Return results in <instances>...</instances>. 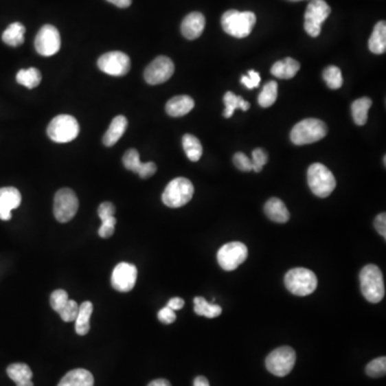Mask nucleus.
<instances>
[{
    "label": "nucleus",
    "instance_id": "obj_1",
    "mask_svg": "<svg viewBox=\"0 0 386 386\" xmlns=\"http://www.w3.org/2000/svg\"><path fill=\"white\" fill-rule=\"evenodd\" d=\"M359 282L363 296L370 303H380L385 295L383 275L376 265L370 264L363 267L359 273Z\"/></svg>",
    "mask_w": 386,
    "mask_h": 386
},
{
    "label": "nucleus",
    "instance_id": "obj_2",
    "mask_svg": "<svg viewBox=\"0 0 386 386\" xmlns=\"http://www.w3.org/2000/svg\"><path fill=\"white\" fill-rule=\"evenodd\" d=\"M257 22V17L253 12L238 10H229L223 13L221 17V26L225 32L232 37L242 39L251 34L254 25Z\"/></svg>",
    "mask_w": 386,
    "mask_h": 386
},
{
    "label": "nucleus",
    "instance_id": "obj_3",
    "mask_svg": "<svg viewBox=\"0 0 386 386\" xmlns=\"http://www.w3.org/2000/svg\"><path fill=\"white\" fill-rule=\"evenodd\" d=\"M328 135V126L317 118H306L294 126L290 133L293 144L307 145L318 142Z\"/></svg>",
    "mask_w": 386,
    "mask_h": 386
},
{
    "label": "nucleus",
    "instance_id": "obj_4",
    "mask_svg": "<svg viewBox=\"0 0 386 386\" xmlns=\"http://www.w3.org/2000/svg\"><path fill=\"white\" fill-rule=\"evenodd\" d=\"M307 181L311 192L319 198H328L336 188L334 174L322 163H313L309 166Z\"/></svg>",
    "mask_w": 386,
    "mask_h": 386
},
{
    "label": "nucleus",
    "instance_id": "obj_5",
    "mask_svg": "<svg viewBox=\"0 0 386 386\" xmlns=\"http://www.w3.org/2000/svg\"><path fill=\"white\" fill-rule=\"evenodd\" d=\"M284 284L294 295L307 296L315 291L318 286V278L310 269L296 267L286 273Z\"/></svg>",
    "mask_w": 386,
    "mask_h": 386
},
{
    "label": "nucleus",
    "instance_id": "obj_6",
    "mask_svg": "<svg viewBox=\"0 0 386 386\" xmlns=\"http://www.w3.org/2000/svg\"><path fill=\"white\" fill-rule=\"evenodd\" d=\"M194 187L188 179L179 177L170 181L162 193V202L171 208L186 205L192 198Z\"/></svg>",
    "mask_w": 386,
    "mask_h": 386
},
{
    "label": "nucleus",
    "instance_id": "obj_7",
    "mask_svg": "<svg viewBox=\"0 0 386 386\" xmlns=\"http://www.w3.org/2000/svg\"><path fill=\"white\" fill-rule=\"evenodd\" d=\"M80 133L78 120L71 115H59L53 118L47 127V135L56 143H69Z\"/></svg>",
    "mask_w": 386,
    "mask_h": 386
},
{
    "label": "nucleus",
    "instance_id": "obj_8",
    "mask_svg": "<svg viewBox=\"0 0 386 386\" xmlns=\"http://www.w3.org/2000/svg\"><path fill=\"white\" fill-rule=\"evenodd\" d=\"M332 9L324 0H310L305 12L306 32L313 38L319 37L323 23L330 16Z\"/></svg>",
    "mask_w": 386,
    "mask_h": 386
},
{
    "label": "nucleus",
    "instance_id": "obj_9",
    "mask_svg": "<svg viewBox=\"0 0 386 386\" xmlns=\"http://www.w3.org/2000/svg\"><path fill=\"white\" fill-rule=\"evenodd\" d=\"M296 363V353L291 347H280L269 353L265 365L267 370L276 376H288Z\"/></svg>",
    "mask_w": 386,
    "mask_h": 386
},
{
    "label": "nucleus",
    "instance_id": "obj_10",
    "mask_svg": "<svg viewBox=\"0 0 386 386\" xmlns=\"http://www.w3.org/2000/svg\"><path fill=\"white\" fill-rule=\"evenodd\" d=\"M247 257V246L240 242H232L223 245L218 250L217 261L221 269L232 271L244 263Z\"/></svg>",
    "mask_w": 386,
    "mask_h": 386
},
{
    "label": "nucleus",
    "instance_id": "obj_11",
    "mask_svg": "<svg viewBox=\"0 0 386 386\" xmlns=\"http://www.w3.org/2000/svg\"><path fill=\"white\" fill-rule=\"evenodd\" d=\"M53 209L58 223H67L73 219L78 209V196L74 191L69 188H63L57 191Z\"/></svg>",
    "mask_w": 386,
    "mask_h": 386
},
{
    "label": "nucleus",
    "instance_id": "obj_12",
    "mask_svg": "<svg viewBox=\"0 0 386 386\" xmlns=\"http://www.w3.org/2000/svg\"><path fill=\"white\" fill-rule=\"evenodd\" d=\"M61 40L58 30L53 25H45L34 39L36 51L42 56L49 57L58 53Z\"/></svg>",
    "mask_w": 386,
    "mask_h": 386
},
{
    "label": "nucleus",
    "instance_id": "obj_13",
    "mask_svg": "<svg viewBox=\"0 0 386 386\" xmlns=\"http://www.w3.org/2000/svg\"><path fill=\"white\" fill-rule=\"evenodd\" d=\"M98 67L109 76H124L130 71L131 61L125 53L113 51L105 53L98 59Z\"/></svg>",
    "mask_w": 386,
    "mask_h": 386
},
{
    "label": "nucleus",
    "instance_id": "obj_14",
    "mask_svg": "<svg viewBox=\"0 0 386 386\" xmlns=\"http://www.w3.org/2000/svg\"><path fill=\"white\" fill-rule=\"evenodd\" d=\"M174 71H175V66L169 57H157L152 64L145 69V81L149 85H159L169 81Z\"/></svg>",
    "mask_w": 386,
    "mask_h": 386
},
{
    "label": "nucleus",
    "instance_id": "obj_15",
    "mask_svg": "<svg viewBox=\"0 0 386 386\" xmlns=\"http://www.w3.org/2000/svg\"><path fill=\"white\" fill-rule=\"evenodd\" d=\"M137 278V267L122 262L116 265L112 274V286L118 292H130L135 288Z\"/></svg>",
    "mask_w": 386,
    "mask_h": 386
},
{
    "label": "nucleus",
    "instance_id": "obj_16",
    "mask_svg": "<svg viewBox=\"0 0 386 386\" xmlns=\"http://www.w3.org/2000/svg\"><path fill=\"white\" fill-rule=\"evenodd\" d=\"M122 163L125 166L126 169L139 174V177L143 179L152 177L157 172V166L154 162H146V163L141 162L137 149L131 148L127 150L122 158Z\"/></svg>",
    "mask_w": 386,
    "mask_h": 386
},
{
    "label": "nucleus",
    "instance_id": "obj_17",
    "mask_svg": "<svg viewBox=\"0 0 386 386\" xmlns=\"http://www.w3.org/2000/svg\"><path fill=\"white\" fill-rule=\"evenodd\" d=\"M22 202L20 191L14 187L0 188V219L3 221L10 220L12 212L19 207Z\"/></svg>",
    "mask_w": 386,
    "mask_h": 386
},
{
    "label": "nucleus",
    "instance_id": "obj_18",
    "mask_svg": "<svg viewBox=\"0 0 386 386\" xmlns=\"http://www.w3.org/2000/svg\"><path fill=\"white\" fill-rule=\"evenodd\" d=\"M205 28V17L202 13H189L181 23V34L188 40H196L203 34Z\"/></svg>",
    "mask_w": 386,
    "mask_h": 386
},
{
    "label": "nucleus",
    "instance_id": "obj_19",
    "mask_svg": "<svg viewBox=\"0 0 386 386\" xmlns=\"http://www.w3.org/2000/svg\"><path fill=\"white\" fill-rule=\"evenodd\" d=\"M194 108V101L186 95H177L168 101L166 111L172 117H181L190 113Z\"/></svg>",
    "mask_w": 386,
    "mask_h": 386
},
{
    "label": "nucleus",
    "instance_id": "obj_20",
    "mask_svg": "<svg viewBox=\"0 0 386 386\" xmlns=\"http://www.w3.org/2000/svg\"><path fill=\"white\" fill-rule=\"evenodd\" d=\"M267 218L277 223H286L290 219V213L286 204L280 198H271L264 205Z\"/></svg>",
    "mask_w": 386,
    "mask_h": 386
},
{
    "label": "nucleus",
    "instance_id": "obj_21",
    "mask_svg": "<svg viewBox=\"0 0 386 386\" xmlns=\"http://www.w3.org/2000/svg\"><path fill=\"white\" fill-rule=\"evenodd\" d=\"M128 127V120L125 116L120 115L113 118L108 131L103 137V144L105 146H114L120 141V137L125 133Z\"/></svg>",
    "mask_w": 386,
    "mask_h": 386
},
{
    "label": "nucleus",
    "instance_id": "obj_22",
    "mask_svg": "<svg viewBox=\"0 0 386 386\" xmlns=\"http://www.w3.org/2000/svg\"><path fill=\"white\" fill-rule=\"evenodd\" d=\"M7 374L16 383V386H34L32 381V372L28 365L23 363L11 364L7 368Z\"/></svg>",
    "mask_w": 386,
    "mask_h": 386
},
{
    "label": "nucleus",
    "instance_id": "obj_23",
    "mask_svg": "<svg viewBox=\"0 0 386 386\" xmlns=\"http://www.w3.org/2000/svg\"><path fill=\"white\" fill-rule=\"evenodd\" d=\"M301 65L295 59L288 57L284 60L277 61L274 66L271 67V72L273 76L282 80H288V78H294L299 71Z\"/></svg>",
    "mask_w": 386,
    "mask_h": 386
},
{
    "label": "nucleus",
    "instance_id": "obj_24",
    "mask_svg": "<svg viewBox=\"0 0 386 386\" xmlns=\"http://www.w3.org/2000/svg\"><path fill=\"white\" fill-rule=\"evenodd\" d=\"M93 376L86 370H74L69 372L60 380L58 386H93Z\"/></svg>",
    "mask_w": 386,
    "mask_h": 386
},
{
    "label": "nucleus",
    "instance_id": "obj_25",
    "mask_svg": "<svg viewBox=\"0 0 386 386\" xmlns=\"http://www.w3.org/2000/svg\"><path fill=\"white\" fill-rule=\"evenodd\" d=\"M370 52L374 54H383L386 51V24L384 21L376 23L368 42Z\"/></svg>",
    "mask_w": 386,
    "mask_h": 386
},
{
    "label": "nucleus",
    "instance_id": "obj_26",
    "mask_svg": "<svg viewBox=\"0 0 386 386\" xmlns=\"http://www.w3.org/2000/svg\"><path fill=\"white\" fill-rule=\"evenodd\" d=\"M93 306L91 302H84L78 308V317L76 319V332L78 335L85 336L91 330V317Z\"/></svg>",
    "mask_w": 386,
    "mask_h": 386
},
{
    "label": "nucleus",
    "instance_id": "obj_27",
    "mask_svg": "<svg viewBox=\"0 0 386 386\" xmlns=\"http://www.w3.org/2000/svg\"><path fill=\"white\" fill-rule=\"evenodd\" d=\"M25 32H26V28H25L24 25L19 22L12 23L3 32V41L5 42V45H10V47H20L24 43Z\"/></svg>",
    "mask_w": 386,
    "mask_h": 386
},
{
    "label": "nucleus",
    "instance_id": "obj_28",
    "mask_svg": "<svg viewBox=\"0 0 386 386\" xmlns=\"http://www.w3.org/2000/svg\"><path fill=\"white\" fill-rule=\"evenodd\" d=\"M223 103L225 105L223 112L225 118L232 117L236 109H242V111H248L250 109V103L248 101H245L240 95H236L232 91L225 93Z\"/></svg>",
    "mask_w": 386,
    "mask_h": 386
},
{
    "label": "nucleus",
    "instance_id": "obj_29",
    "mask_svg": "<svg viewBox=\"0 0 386 386\" xmlns=\"http://www.w3.org/2000/svg\"><path fill=\"white\" fill-rule=\"evenodd\" d=\"M372 101L370 98L357 99L352 103L351 110H352L353 120L359 126H364L368 120V111L372 108Z\"/></svg>",
    "mask_w": 386,
    "mask_h": 386
},
{
    "label": "nucleus",
    "instance_id": "obj_30",
    "mask_svg": "<svg viewBox=\"0 0 386 386\" xmlns=\"http://www.w3.org/2000/svg\"><path fill=\"white\" fill-rule=\"evenodd\" d=\"M183 147L189 160L196 162L201 159V157L203 154V147L198 137L192 135H183Z\"/></svg>",
    "mask_w": 386,
    "mask_h": 386
},
{
    "label": "nucleus",
    "instance_id": "obj_31",
    "mask_svg": "<svg viewBox=\"0 0 386 386\" xmlns=\"http://www.w3.org/2000/svg\"><path fill=\"white\" fill-rule=\"evenodd\" d=\"M16 81L17 83L27 87L28 89H34L41 83V72L37 68L22 69L17 72Z\"/></svg>",
    "mask_w": 386,
    "mask_h": 386
},
{
    "label": "nucleus",
    "instance_id": "obj_32",
    "mask_svg": "<svg viewBox=\"0 0 386 386\" xmlns=\"http://www.w3.org/2000/svg\"><path fill=\"white\" fill-rule=\"evenodd\" d=\"M194 313L198 315H203L208 319L217 318L223 313V308L220 306L215 305V304H209L206 301L205 298L198 297L194 298Z\"/></svg>",
    "mask_w": 386,
    "mask_h": 386
},
{
    "label": "nucleus",
    "instance_id": "obj_33",
    "mask_svg": "<svg viewBox=\"0 0 386 386\" xmlns=\"http://www.w3.org/2000/svg\"><path fill=\"white\" fill-rule=\"evenodd\" d=\"M278 95V84L275 81L269 82L259 95V104L262 108H269L274 104Z\"/></svg>",
    "mask_w": 386,
    "mask_h": 386
},
{
    "label": "nucleus",
    "instance_id": "obj_34",
    "mask_svg": "<svg viewBox=\"0 0 386 386\" xmlns=\"http://www.w3.org/2000/svg\"><path fill=\"white\" fill-rule=\"evenodd\" d=\"M323 78L330 89H338L342 86L341 70L338 67L330 66L323 71Z\"/></svg>",
    "mask_w": 386,
    "mask_h": 386
},
{
    "label": "nucleus",
    "instance_id": "obj_35",
    "mask_svg": "<svg viewBox=\"0 0 386 386\" xmlns=\"http://www.w3.org/2000/svg\"><path fill=\"white\" fill-rule=\"evenodd\" d=\"M366 374L372 378H381L386 374V357H378L372 359L366 366Z\"/></svg>",
    "mask_w": 386,
    "mask_h": 386
},
{
    "label": "nucleus",
    "instance_id": "obj_36",
    "mask_svg": "<svg viewBox=\"0 0 386 386\" xmlns=\"http://www.w3.org/2000/svg\"><path fill=\"white\" fill-rule=\"evenodd\" d=\"M78 308H80V306L78 305L76 301L69 299L67 305L58 313L61 320L65 321V322H73V321H76V317H78Z\"/></svg>",
    "mask_w": 386,
    "mask_h": 386
},
{
    "label": "nucleus",
    "instance_id": "obj_37",
    "mask_svg": "<svg viewBox=\"0 0 386 386\" xmlns=\"http://www.w3.org/2000/svg\"><path fill=\"white\" fill-rule=\"evenodd\" d=\"M68 302L69 295L65 290H56L51 294V298H49L52 308L54 309L56 313H59L61 309L64 308Z\"/></svg>",
    "mask_w": 386,
    "mask_h": 386
},
{
    "label": "nucleus",
    "instance_id": "obj_38",
    "mask_svg": "<svg viewBox=\"0 0 386 386\" xmlns=\"http://www.w3.org/2000/svg\"><path fill=\"white\" fill-rule=\"evenodd\" d=\"M251 161L252 166H253V170H252V171L260 173V172L263 170V166L269 161V156H267L264 149H254L253 152H252Z\"/></svg>",
    "mask_w": 386,
    "mask_h": 386
},
{
    "label": "nucleus",
    "instance_id": "obj_39",
    "mask_svg": "<svg viewBox=\"0 0 386 386\" xmlns=\"http://www.w3.org/2000/svg\"><path fill=\"white\" fill-rule=\"evenodd\" d=\"M233 162L234 166L242 172H250L253 170L251 160L248 158L246 155L242 152H236L233 157Z\"/></svg>",
    "mask_w": 386,
    "mask_h": 386
},
{
    "label": "nucleus",
    "instance_id": "obj_40",
    "mask_svg": "<svg viewBox=\"0 0 386 386\" xmlns=\"http://www.w3.org/2000/svg\"><path fill=\"white\" fill-rule=\"evenodd\" d=\"M260 81H261V76H260L259 72L254 71V70H249L247 76H242V80H240L242 85L246 86L248 89H258Z\"/></svg>",
    "mask_w": 386,
    "mask_h": 386
},
{
    "label": "nucleus",
    "instance_id": "obj_41",
    "mask_svg": "<svg viewBox=\"0 0 386 386\" xmlns=\"http://www.w3.org/2000/svg\"><path fill=\"white\" fill-rule=\"evenodd\" d=\"M116 218L112 217L110 219L102 221V225L99 227V236L102 238H109L115 232Z\"/></svg>",
    "mask_w": 386,
    "mask_h": 386
},
{
    "label": "nucleus",
    "instance_id": "obj_42",
    "mask_svg": "<svg viewBox=\"0 0 386 386\" xmlns=\"http://www.w3.org/2000/svg\"><path fill=\"white\" fill-rule=\"evenodd\" d=\"M114 214H115V206H114V204L111 203V202H104V203L99 206L98 215L101 221L114 217Z\"/></svg>",
    "mask_w": 386,
    "mask_h": 386
},
{
    "label": "nucleus",
    "instance_id": "obj_43",
    "mask_svg": "<svg viewBox=\"0 0 386 386\" xmlns=\"http://www.w3.org/2000/svg\"><path fill=\"white\" fill-rule=\"evenodd\" d=\"M158 319L164 324H172L177 320V315L169 307H164L158 313Z\"/></svg>",
    "mask_w": 386,
    "mask_h": 386
},
{
    "label": "nucleus",
    "instance_id": "obj_44",
    "mask_svg": "<svg viewBox=\"0 0 386 386\" xmlns=\"http://www.w3.org/2000/svg\"><path fill=\"white\" fill-rule=\"evenodd\" d=\"M374 227L376 231L379 232L383 238H386V215L385 213L380 214L376 216V220H374Z\"/></svg>",
    "mask_w": 386,
    "mask_h": 386
},
{
    "label": "nucleus",
    "instance_id": "obj_45",
    "mask_svg": "<svg viewBox=\"0 0 386 386\" xmlns=\"http://www.w3.org/2000/svg\"><path fill=\"white\" fill-rule=\"evenodd\" d=\"M183 306H185V301H183V298L181 297H174L170 299L169 303H168V306L166 307H169L170 309L172 310H181L183 308Z\"/></svg>",
    "mask_w": 386,
    "mask_h": 386
},
{
    "label": "nucleus",
    "instance_id": "obj_46",
    "mask_svg": "<svg viewBox=\"0 0 386 386\" xmlns=\"http://www.w3.org/2000/svg\"><path fill=\"white\" fill-rule=\"evenodd\" d=\"M106 1L118 8H128L133 3V0H106Z\"/></svg>",
    "mask_w": 386,
    "mask_h": 386
},
{
    "label": "nucleus",
    "instance_id": "obj_47",
    "mask_svg": "<svg viewBox=\"0 0 386 386\" xmlns=\"http://www.w3.org/2000/svg\"><path fill=\"white\" fill-rule=\"evenodd\" d=\"M193 386H210V385H209V382H208V380L206 379L205 376H196V379H194V382H193Z\"/></svg>",
    "mask_w": 386,
    "mask_h": 386
},
{
    "label": "nucleus",
    "instance_id": "obj_48",
    "mask_svg": "<svg viewBox=\"0 0 386 386\" xmlns=\"http://www.w3.org/2000/svg\"><path fill=\"white\" fill-rule=\"evenodd\" d=\"M147 386H172L168 380L166 379H157L150 382Z\"/></svg>",
    "mask_w": 386,
    "mask_h": 386
},
{
    "label": "nucleus",
    "instance_id": "obj_49",
    "mask_svg": "<svg viewBox=\"0 0 386 386\" xmlns=\"http://www.w3.org/2000/svg\"><path fill=\"white\" fill-rule=\"evenodd\" d=\"M290 1H302V0H290Z\"/></svg>",
    "mask_w": 386,
    "mask_h": 386
}]
</instances>
